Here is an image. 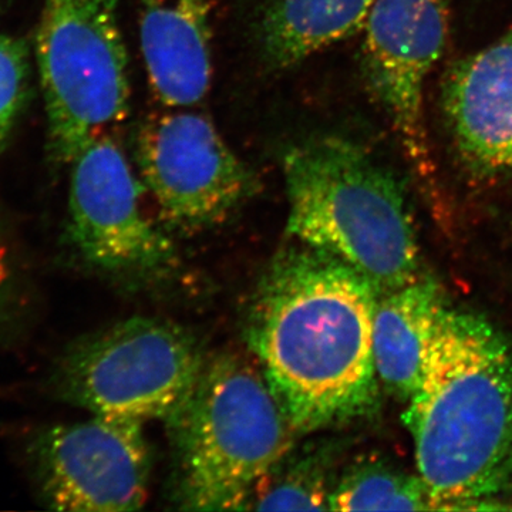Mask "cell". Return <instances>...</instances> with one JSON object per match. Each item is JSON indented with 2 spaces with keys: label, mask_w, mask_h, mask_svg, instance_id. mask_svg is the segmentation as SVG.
<instances>
[{
  "label": "cell",
  "mask_w": 512,
  "mask_h": 512,
  "mask_svg": "<svg viewBox=\"0 0 512 512\" xmlns=\"http://www.w3.org/2000/svg\"><path fill=\"white\" fill-rule=\"evenodd\" d=\"M214 0H138L148 82L170 109H190L211 86Z\"/></svg>",
  "instance_id": "7c38bea8"
},
{
  "label": "cell",
  "mask_w": 512,
  "mask_h": 512,
  "mask_svg": "<svg viewBox=\"0 0 512 512\" xmlns=\"http://www.w3.org/2000/svg\"><path fill=\"white\" fill-rule=\"evenodd\" d=\"M29 84L28 46L16 37L0 35V146L25 106Z\"/></svg>",
  "instance_id": "e0dca14e"
},
{
  "label": "cell",
  "mask_w": 512,
  "mask_h": 512,
  "mask_svg": "<svg viewBox=\"0 0 512 512\" xmlns=\"http://www.w3.org/2000/svg\"><path fill=\"white\" fill-rule=\"evenodd\" d=\"M450 0H376L366 20L363 62L370 90L389 117L421 181L436 184L424 94L448 33Z\"/></svg>",
  "instance_id": "9c48e42d"
},
{
  "label": "cell",
  "mask_w": 512,
  "mask_h": 512,
  "mask_svg": "<svg viewBox=\"0 0 512 512\" xmlns=\"http://www.w3.org/2000/svg\"><path fill=\"white\" fill-rule=\"evenodd\" d=\"M151 117L137 137V167L161 218L197 232L228 220L258 180L204 114L175 109Z\"/></svg>",
  "instance_id": "52a82bcc"
},
{
  "label": "cell",
  "mask_w": 512,
  "mask_h": 512,
  "mask_svg": "<svg viewBox=\"0 0 512 512\" xmlns=\"http://www.w3.org/2000/svg\"><path fill=\"white\" fill-rule=\"evenodd\" d=\"M448 309L443 289L426 274L379 293L373 316V359L380 387L400 402H409L416 392Z\"/></svg>",
  "instance_id": "4fadbf2b"
},
{
  "label": "cell",
  "mask_w": 512,
  "mask_h": 512,
  "mask_svg": "<svg viewBox=\"0 0 512 512\" xmlns=\"http://www.w3.org/2000/svg\"><path fill=\"white\" fill-rule=\"evenodd\" d=\"M205 362L183 326L134 316L73 346L57 369L56 389L92 414L167 421L190 397Z\"/></svg>",
  "instance_id": "8992f818"
},
{
  "label": "cell",
  "mask_w": 512,
  "mask_h": 512,
  "mask_svg": "<svg viewBox=\"0 0 512 512\" xmlns=\"http://www.w3.org/2000/svg\"><path fill=\"white\" fill-rule=\"evenodd\" d=\"M165 423L175 503L190 511L248 510L256 485L298 437L262 370L235 355L207 360Z\"/></svg>",
  "instance_id": "277c9868"
},
{
  "label": "cell",
  "mask_w": 512,
  "mask_h": 512,
  "mask_svg": "<svg viewBox=\"0 0 512 512\" xmlns=\"http://www.w3.org/2000/svg\"><path fill=\"white\" fill-rule=\"evenodd\" d=\"M336 456L332 441L292 448L256 485L248 510L330 511Z\"/></svg>",
  "instance_id": "9a60e30c"
},
{
  "label": "cell",
  "mask_w": 512,
  "mask_h": 512,
  "mask_svg": "<svg viewBox=\"0 0 512 512\" xmlns=\"http://www.w3.org/2000/svg\"><path fill=\"white\" fill-rule=\"evenodd\" d=\"M33 458L53 510L123 512L146 504L151 453L140 421L93 414L52 427L36 440Z\"/></svg>",
  "instance_id": "30bf717a"
},
{
  "label": "cell",
  "mask_w": 512,
  "mask_h": 512,
  "mask_svg": "<svg viewBox=\"0 0 512 512\" xmlns=\"http://www.w3.org/2000/svg\"><path fill=\"white\" fill-rule=\"evenodd\" d=\"M288 234L345 262L377 292L423 275L413 215L402 184L349 138L319 136L284 156Z\"/></svg>",
  "instance_id": "3957f363"
},
{
  "label": "cell",
  "mask_w": 512,
  "mask_h": 512,
  "mask_svg": "<svg viewBox=\"0 0 512 512\" xmlns=\"http://www.w3.org/2000/svg\"><path fill=\"white\" fill-rule=\"evenodd\" d=\"M69 165V237L83 261L119 278L170 272L173 239L148 217L143 184L110 134L86 144Z\"/></svg>",
  "instance_id": "ba28073f"
},
{
  "label": "cell",
  "mask_w": 512,
  "mask_h": 512,
  "mask_svg": "<svg viewBox=\"0 0 512 512\" xmlns=\"http://www.w3.org/2000/svg\"><path fill=\"white\" fill-rule=\"evenodd\" d=\"M0 8H2V0H0Z\"/></svg>",
  "instance_id": "d6986e66"
},
{
  "label": "cell",
  "mask_w": 512,
  "mask_h": 512,
  "mask_svg": "<svg viewBox=\"0 0 512 512\" xmlns=\"http://www.w3.org/2000/svg\"><path fill=\"white\" fill-rule=\"evenodd\" d=\"M508 510H512V503L508 505Z\"/></svg>",
  "instance_id": "ac0fdd59"
},
{
  "label": "cell",
  "mask_w": 512,
  "mask_h": 512,
  "mask_svg": "<svg viewBox=\"0 0 512 512\" xmlns=\"http://www.w3.org/2000/svg\"><path fill=\"white\" fill-rule=\"evenodd\" d=\"M36 62L50 156L70 164L128 114V56L117 0H45Z\"/></svg>",
  "instance_id": "5b68a950"
},
{
  "label": "cell",
  "mask_w": 512,
  "mask_h": 512,
  "mask_svg": "<svg viewBox=\"0 0 512 512\" xmlns=\"http://www.w3.org/2000/svg\"><path fill=\"white\" fill-rule=\"evenodd\" d=\"M416 471L448 511L507 510L512 348L477 313L448 309L406 403Z\"/></svg>",
  "instance_id": "7a4b0ae2"
},
{
  "label": "cell",
  "mask_w": 512,
  "mask_h": 512,
  "mask_svg": "<svg viewBox=\"0 0 512 512\" xmlns=\"http://www.w3.org/2000/svg\"><path fill=\"white\" fill-rule=\"evenodd\" d=\"M330 511H448L419 474L383 460H362L336 478Z\"/></svg>",
  "instance_id": "2e32d148"
},
{
  "label": "cell",
  "mask_w": 512,
  "mask_h": 512,
  "mask_svg": "<svg viewBox=\"0 0 512 512\" xmlns=\"http://www.w3.org/2000/svg\"><path fill=\"white\" fill-rule=\"evenodd\" d=\"M377 298L365 276L299 242L262 276L245 335L296 436L346 426L379 409Z\"/></svg>",
  "instance_id": "6da1fadb"
},
{
  "label": "cell",
  "mask_w": 512,
  "mask_h": 512,
  "mask_svg": "<svg viewBox=\"0 0 512 512\" xmlns=\"http://www.w3.org/2000/svg\"><path fill=\"white\" fill-rule=\"evenodd\" d=\"M376 0H265L259 19L262 55L289 69L363 32Z\"/></svg>",
  "instance_id": "5bb4252c"
},
{
  "label": "cell",
  "mask_w": 512,
  "mask_h": 512,
  "mask_svg": "<svg viewBox=\"0 0 512 512\" xmlns=\"http://www.w3.org/2000/svg\"><path fill=\"white\" fill-rule=\"evenodd\" d=\"M443 110L458 161L478 181L512 178V29L447 74Z\"/></svg>",
  "instance_id": "8fae6325"
}]
</instances>
